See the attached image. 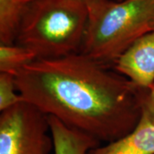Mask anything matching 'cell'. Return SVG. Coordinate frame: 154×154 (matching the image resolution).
Here are the masks:
<instances>
[{"instance_id":"obj_12","label":"cell","mask_w":154,"mask_h":154,"mask_svg":"<svg viewBox=\"0 0 154 154\" xmlns=\"http://www.w3.org/2000/svg\"><path fill=\"white\" fill-rule=\"evenodd\" d=\"M87 2H90V1H97V0H86Z\"/></svg>"},{"instance_id":"obj_8","label":"cell","mask_w":154,"mask_h":154,"mask_svg":"<svg viewBox=\"0 0 154 154\" xmlns=\"http://www.w3.org/2000/svg\"><path fill=\"white\" fill-rule=\"evenodd\" d=\"M32 0H0V44H16Z\"/></svg>"},{"instance_id":"obj_4","label":"cell","mask_w":154,"mask_h":154,"mask_svg":"<svg viewBox=\"0 0 154 154\" xmlns=\"http://www.w3.org/2000/svg\"><path fill=\"white\" fill-rule=\"evenodd\" d=\"M49 116L22 100L0 114V154H50Z\"/></svg>"},{"instance_id":"obj_5","label":"cell","mask_w":154,"mask_h":154,"mask_svg":"<svg viewBox=\"0 0 154 154\" xmlns=\"http://www.w3.org/2000/svg\"><path fill=\"white\" fill-rule=\"evenodd\" d=\"M88 154H154V98L150 90H142L141 114L132 131Z\"/></svg>"},{"instance_id":"obj_7","label":"cell","mask_w":154,"mask_h":154,"mask_svg":"<svg viewBox=\"0 0 154 154\" xmlns=\"http://www.w3.org/2000/svg\"><path fill=\"white\" fill-rule=\"evenodd\" d=\"M49 122L54 154H88L101 145L95 138L67 126L53 116H49Z\"/></svg>"},{"instance_id":"obj_13","label":"cell","mask_w":154,"mask_h":154,"mask_svg":"<svg viewBox=\"0 0 154 154\" xmlns=\"http://www.w3.org/2000/svg\"><path fill=\"white\" fill-rule=\"evenodd\" d=\"M116 1H120V0H116Z\"/></svg>"},{"instance_id":"obj_9","label":"cell","mask_w":154,"mask_h":154,"mask_svg":"<svg viewBox=\"0 0 154 154\" xmlns=\"http://www.w3.org/2000/svg\"><path fill=\"white\" fill-rule=\"evenodd\" d=\"M38 57L31 50L17 44H0V72L16 75Z\"/></svg>"},{"instance_id":"obj_11","label":"cell","mask_w":154,"mask_h":154,"mask_svg":"<svg viewBox=\"0 0 154 154\" xmlns=\"http://www.w3.org/2000/svg\"><path fill=\"white\" fill-rule=\"evenodd\" d=\"M150 93H151V94H152V96L154 98V88L150 90Z\"/></svg>"},{"instance_id":"obj_3","label":"cell","mask_w":154,"mask_h":154,"mask_svg":"<svg viewBox=\"0 0 154 154\" xmlns=\"http://www.w3.org/2000/svg\"><path fill=\"white\" fill-rule=\"evenodd\" d=\"M88 21L86 0H32L16 44L31 50L38 59L78 53Z\"/></svg>"},{"instance_id":"obj_1","label":"cell","mask_w":154,"mask_h":154,"mask_svg":"<svg viewBox=\"0 0 154 154\" xmlns=\"http://www.w3.org/2000/svg\"><path fill=\"white\" fill-rule=\"evenodd\" d=\"M16 82L23 100L101 143L132 131L141 114L143 89L81 52L37 59Z\"/></svg>"},{"instance_id":"obj_6","label":"cell","mask_w":154,"mask_h":154,"mask_svg":"<svg viewBox=\"0 0 154 154\" xmlns=\"http://www.w3.org/2000/svg\"><path fill=\"white\" fill-rule=\"evenodd\" d=\"M118 73L138 88H154V31L135 40L113 63Z\"/></svg>"},{"instance_id":"obj_10","label":"cell","mask_w":154,"mask_h":154,"mask_svg":"<svg viewBox=\"0 0 154 154\" xmlns=\"http://www.w3.org/2000/svg\"><path fill=\"white\" fill-rule=\"evenodd\" d=\"M17 90L16 75L0 72V111H4L22 101Z\"/></svg>"},{"instance_id":"obj_2","label":"cell","mask_w":154,"mask_h":154,"mask_svg":"<svg viewBox=\"0 0 154 154\" xmlns=\"http://www.w3.org/2000/svg\"><path fill=\"white\" fill-rule=\"evenodd\" d=\"M88 21L80 52L113 66L131 45L154 31V0L87 2Z\"/></svg>"}]
</instances>
